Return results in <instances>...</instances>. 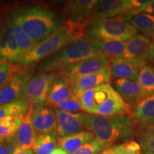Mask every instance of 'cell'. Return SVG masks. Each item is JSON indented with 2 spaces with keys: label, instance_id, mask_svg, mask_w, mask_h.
Wrapping results in <instances>:
<instances>
[{
  "label": "cell",
  "instance_id": "cell-23",
  "mask_svg": "<svg viewBox=\"0 0 154 154\" xmlns=\"http://www.w3.org/2000/svg\"><path fill=\"white\" fill-rule=\"evenodd\" d=\"M84 37L91 45L106 56L110 60L122 57L125 49V42L117 41H103L85 36Z\"/></svg>",
  "mask_w": 154,
  "mask_h": 154
},
{
  "label": "cell",
  "instance_id": "cell-4",
  "mask_svg": "<svg viewBox=\"0 0 154 154\" xmlns=\"http://www.w3.org/2000/svg\"><path fill=\"white\" fill-rule=\"evenodd\" d=\"M101 54L84 36L44 58L38 63L37 69L40 73H60L79 61Z\"/></svg>",
  "mask_w": 154,
  "mask_h": 154
},
{
  "label": "cell",
  "instance_id": "cell-28",
  "mask_svg": "<svg viewBox=\"0 0 154 154\" xmlns=\"http://www.w3.org/2000/svg\"><path fill=\"white\" fill-rule=\"evenodd\" d=\"M29 105L25 100H17L0 107V121L7 116H24L27 113Z\"/></svg>",
  "mask_w": 154,
  "mask_h": 154
},
{
  "label": "cell",
  "instance_id": "cell-19",
  "mask_svg": "<svg viewBox=\"0 0 154 154\" xmlns=\"http://www.w3.org/2000/svg\"><path fill=\"white\" fill-rule=\"evenodd\" d=\"M74 96L71 87L70 81L60 73L57 74L51 83L47 97V103L56 107L65 100Z\"/></svg>",
  "mask_w": 154,
  "mask_h": 154
},
{
  "label": "cell",
  "instance_id": "cell-9",
  "mask_svg": "<svg viewBox=\"0 0 154 154\" xmlns=\"http://www.w3.org/2000/svg\"><path fill=\"white\" fill-rule=\"evenodd\" d=\"M31 121L37 136L56 132L57 119L54 109L49 104L32 106Z\"/></svg>",
  "mask_w": 154,
  "mask_h": 154
},
{
  "label": "cell",
  "instance_id": "cell-7",
  "mask_svg": "<svg viewBox=\"0 0 154 154\" xmlns=\"http://www.w3.org/2000/svg\"><path fill=\"white\" fill-rule=\"evenodd\" d=\"M57 73H39L32 77L25 88L24 99L31 106L45 104L51 83Z\"/></svg>",
  "mask_w": 154,
  "mask_h": 154
},
{
  "label": "cell",
  "instance_id": "cell-6",
  "mask_svg": "<svg viewBox=\"0 0 154 154\" xmlns=\"http://www.w3.org/2000/svg\"><path fill=\"white\" fill-rule=\"evenodd\" d=\"M137 34L129 22L120 18L91 19L85 29V36L103 41L126 42Z\"/></svg>",
  "mask_w": 154,
  "mask_h": 154
},
{
  "label": "cell",
  "instance_id": "cell-34",
  "mask_svg": "<svg viewBox=\"0 0 154 154\" xmlns=\"http://www.w3.org/2000/svg\"><path fill=\"white\" fill-rule=\"evenodd\" d=\"M142 13H146V14H148L154 17V0L153 1L152 0L151 2L146 6L145 8L143 9Z\"/></svg>",
  "mask_w": 154,
  "mask_h": 154
},
{
  "label": "cell",
  "instance_id": "cell-37",
  "mask_svg": "<svg viewBox=\"0 0 154 154\" xmlns=\"http://www.w3.org/2000/svg\"><path fill=\"white\" fill-rule=\"evenodd\" d=\"M149 61L154 63V41H153L151 44V48H150L149 51Z\"/></svg>",
  "mask_w": 154,
  "mask_h": 154
},
{
  "label": "cell",
  "instance_id": "cell-21",
  "mask_svg": "<svg viewBox=\"0 0 154 154\" xmlns=\"http://www.w3.org/2000/svg\"><path fill=\"white\" fill-rule=\"evenodd\" d=\"M95 135L89 131H82L66 136H59L57 145L69 154H74L82 146L95 138Z\"/></svg>",
  "mask_w": 154,
  "mask_h": 154
},
{
  "label": "cell",
  "instance_id": "cell-8",
  "mask_svg": "<svg viewBox=\"0 0 154 154\" xmlns=\"http://www.w3.org/2000/svg\"><path fill=\"white\" fill-rule=\"evenodd\" d=\"M21 57L18 44L15 38L10 14L2 23L0 29V59L11 63H18Z\"/></svg>",
  "mask_w": 154,
  "mask_h": 154
},
{
  "label": "cell",
  "instance_id": "cell-40",
  "mask_svg": "<svg viewBox=\"0 0 154 154\" xmlns=\"http://www.w3.org/2000/svg\"><path fill=\"white\" fill-rule=\"evenodd\" d=\"M1 10V9H0ZM2 17H1V12H0V29H1V26H2Z\"/></svg>",
  "mask_w": 154,
  "mask_h": 154
},
{
  "label": "cell",
  "instance_id": "cell-13",
  "mask_svg": "<svg viewBox=\"0 0 154 154\" xmlns=\"http://www.w3.org/2000/svg\"><path fill=\"white\" fill-rule=\"evenodd\" d=\"M31 76L24 72H17L7 84L0 88V107L17 100H24L26 84Z\"/></svg>",
  "mask_w": 154,
  "mask_h": 154
},
{
  "label": "cell",
  "instance_id": "cell-12",
  "mask_svg": "<svg viewBox=\"0 0 154 154\" xmlns=\"http://www.w3.org/2000/svg\"><path fill=\"white\" fill-rule=\"evenodd\" d=\"M112 80L110 65L103 67L99 72L70 81L71 87L75 96H79L89 90L105 84H109Z\"/></svg>",
  "mask_w": 154,
  "mask_h": 154
},
{
  "label": "cell",
  "instance_id": "cell-35",
  "mask_svg": "<svg viewBox=\"0 0 154 154\" xmlns=\"http://www.w3.org/2000/svg\"><path fill=\"white\" fill-rule=\"evenodd\" d=\"M0 154H11L5 143V138L0 140Z\"/></svg>",
  "mask_w": 154,
  "mask_h": 154
},
{
  "label": "cell",
  "instance_id": "cell-2",
  "mask_svg": "<svg viewBox=\"0 0 154 154\" xmlns=\"http://www.w3.org/2000/svg\"><path fill=\"white\" fill-rule=\"evenodd\" d=\"M23 31L36 44L61 27L55 13L43 6L22 7L12 11Z\"/></svg>",
  "mask_w": 154,
  "mask_h": 154
},
{
  "label": "cell",
  "instance_id": "cell-16",
  "mask_svg": "<svg viewBox=\"0 0 154 154\" xmlns=\"http://www.w3.org/2000/svg\"><path fill=\"white\" fill-rule=\"evenodd\" d=\"M131 0L98 1L92 19L121 18L132 10Z\"/></svg>",
  "mask_w": 154,
  "mask_h": 154
},
{
  "label": "cell",
  "instance_id": "cell-26",
  "mask_svg": "<svg viewBox=\"0 0 154 154\" xmlns=\"http://www.w3.org/2000/svg\"><path fill=\"white\" fill-rule=\"evenodd\" d=\"M10 16L11 22H12V26L13 29H14L15 38H16L17 44H18L21 56H22L25 53H26L29 50L32 49L34 47H35L36 44L23 31L20 25L17 22L16 19L13 16L12 12L10 13Z\"/></svg>",
  "mask_w": 154,
  "mask_h": 154
},
{
  "label": "cell",
  "instance_id": "cell-3",
  "mask_svg": "<svg viewBox=\"0 0 154 154\" xmlns=\"http://www.w3.org/2000/svg\"><path fill=\"white\" fill-rule=\"evenodd\" d=\"M79 97L86 113L103 116L132 114L131 109L110 84L86 91Z\"/></svg>",
  "mask_w": 154,
  "mask_h": 154
},
{
  "label": "cell",
  "instance_id": "cell-39",
  "mask_svg": "<svg viewBox=\"0 0 154 154\" xmlns=\"http://www.w3.org/2000/svg\"><path fill=\"white\" fill-rule=\"evenodd\" d=\"M51 154H69V153H67L66 151H65L64 150L61 149V148L59 147V148H57V149L54 150V151Z\"/></svg>",
  "mask_w": 154,
  "mask_h": 154
},
{
  "label": "cell",
  "instance_id": "cell-36",
  "mask_svg": "<svg viewBox=\"0 0 154 154\" xmlns=\"http://www.w3.org/2000/svg\"><path fill=\"white\" fill-rule=\"evenodd\" d=\"M12 154H34L32 149H24L22 148L17 147Z\"/></svg>",
  "mask_w": 154,
  "mask_h": 154
},
{
  "label": "cell",
  "instance_id": "cell-11",
  "mask_svg": "<svg viewBox=\"0 0 154 154\" xmlns=\"http://www.w3.org/2000/svg\"><path fill=\"white\" fill-rule=\"evenodd\" d=\"M110 59L106 56L101 54L94 57L88 58L77 62L72 66L65 69L61 74L64 76L69 80L76 79L94 74L108 66L110 63Z\"/></svg>",
  "mask_w": 154,
  "mask_h": 154
},
{
  "label": "cell",
  "instance_id": "cell-22",
  "mask_svg": "<svg viewBox=\"0 0 154 154\" xmlns=\"http://www.w3.org/2000/svg\"><path fill=\"white\" fill-rule=\"evenodd\" d=\"M131 111L139 128L154 126V96L144 98Z\"/></svg>",
  "mask_w": 154,
  "mask_h": 154
},
{
  "label": "cell",
  "instance_id": "cell-32",
  "mask_svg": "<svg viewBox=\"0 0 154 154\" xmlns=\"http://www.w3.org/2000/svg\"><path fill=\"white\" fill-rule=\"evenodd\" d=\"M55 109L71 113L77 112V111H83V106L79 97L75 96L61 102L55 107Z\"/></svg>",
  "mask_w": 154,
  "mask_h": 154
},
{
  "label": "cell",
  "instance_id": "cell-24",
  "mask_svg": "<svg viewBox=\"0 0 154 154\" xmlns=\"http://www.w3.org/2000/svg\"><path fill=\"white\" fill-rule=\"evenodd\" d=\"M136 30L154 41V17L146 13H140L128 21Z\"/></svg>",
  "mask_w": 154,
  "mask_h": 154
},
{
  "label": "cell",
  "instance_id": "cell-5",
  "mask_svg": "<svg viewBox=\"0 0 154 154\" xmlns=\"http://www.w3.org/2000/svg\"><path fill=\"white\" fill-rule=\"evenodd\" d=\"M85 29V26H75L65 22L49 37L21 56L18 64L27 65L44 59L66 44L84 37Z\"/></svg>",
  "mask_w": 154,
  "mask_h": 154
},
{
  "label": "cell",
  "instance_id": "cell-14",
  "mask_svg": "<svg viewBox=\"0 0 154 154\" xmlns=\"http://www.w3.org/2000/svg\"><path fill=\"white\" fill-rule=\"evenodd\" d=\"M152 42L153 40L148 36L137 34L125 42L122 57L139 63L143 66L149 64V51Z\"/></svg>",
  "mask_w": 154,
  "mask_h": 154
},
{
  "label": "cell",
  "instance_id": "cell-30",
  "mask_svg": "<svg viewBox=\"0 0 154 154\" xmlns=\"http://www.w3.org/2000/svg\"><path fill=\"white\" fill-rule=\"evenodd\" d=\"M114 154H143L138 141L134 139L114 146Z\"/></svg>",
  "mask_w": 154,
  "mask_h": 154
},
{
  "label": "cell",
  "instance_id": "cell-1",
  "mask_svg": "<svg viewBox=\"0 0 154 154\" xmlns=\"http://www.w3.org/2000/svg\"><path fill=\"white\" fill-rule=\"evenodd\" d=\"M84 120L86 131H92L96 138L110 146L132 140L140 128L131 113L103 116L84 113Z\"/></svg>",
  "mask_w": 154,
  "mask_h": 154
},
{
  "label": "cell",
  "instance_id": "cell-20",
  "mask_svg": "<svg viewBox=\"0 0 154 154\" xmlns=\"http://www.w3.org/2000/svg\"><path fill=\"white\" fill-rule=\"evenodd\" d=\"M31 112L32 106H29L27 113L23 117L22 124L19 127L14 136L19 147L24 149H33L38 136L32 126Z\"/></svg>",
  "mask_w": 154,
  "mask_h": 154
},
{
  "label": "cell",
  "instance_id": "cell-27",
  "mask_svg": "<svg viewBox=\"0 0 154 154\" xmlns=\"http://www.w3.org/2000/svg\"><path fill=\"white\" fill-rule=\"evenodd\" d=\"M138 82L146 97L154 96V66L147 64L140 69Z\"/></svg>",
  "mask_w": 154,
  "mask_h": 154
},
{
  "label": "cell",
  "instance_id": "cell-10",
  "mask_svg": "<svg viewBox=\"0 0 154 154\" xmlns=\"http://www.w3.org/2000/svg\"><path fill=\"white\" fill-rule=\"evenodd\" d=\"M97 0H76L69 4L65 12V22L86 27L92 19Z\"/></svg>",
  "mask_w": 154,
  "mask_h": 154
},
{
  "label": "cell",
  "instance_id": "cell-29",
  "mask_svg": "<svg viewBox=\"0 0 154 154\" xmlns=\"http://www.w3.org/2000/svg\"><path fill=\"white\" fill-rule=\"evenodd\" d=\"M136 138L143 154H154V126L140 128Z\"/></svg>",
  "mask_w": 154,
  "mask_h": 154
},
{
  "label": "cell",
  "instance_id": "cell-17",
  "mask_svg": "<svg viewBox=\"0 0 154 154\" xmlns=\"http://www.w3.org/2000/svg\"><path fill=\"white\" fill-rule=\"evenodd\" d=\"M111 86L118 92L131 111L139 102L146 97L138 81L116 79L113 81Z\"/></svg>",
  "mask_w": 154,
  "mask_h": 154
},
{
  "label": "cell",
  "instance_id": "cell-31",
  "mask_svg": "<svg viewBox=\"0 0 154 154\" xmlns=\"http://www.w3.org/2000/svg\"><path fill=\"white\" fill-rule=\"evenodd\" d=\"M109 146H111L95 138L91 142L82 146L74 154H99Z\"/></svg>",
  "mask_w": 154,
  "mask_h": 154
},
{
  "label": "cell",
  "instance_id": "cell-25",
  "mask_svg": "<svg viewBox=\"0 0 154 154\" xmlns=\"http://www.w3.org/2000/svg\"><path fill=\"white\" fill-rule=\"evenodd\" d=\"M57 132L40 135L37 136L35 145L32 149L34 154H51L57 149Z\"/></svg>",
  "mask_w": 154,
  "mask_h": 154
},
{
  "label": "cell",
  "instance_id": "cell-15",
  "mask_svg": "<svg viewBox=\"0 0 154 154\" xmlns=\"http://www.w3.org/2000/svg\"><path fill=\"white\" fill-rule=\"evenodd\" d=\"M57 119V134L66 136L86 130L84 113H71L54 109Z\"/></svg>",
  "mask_w": 154,
  "mask_h": 154
},
{
  "label": "cell",
  "instance_id": "cell-38",
  "mask_svg": "<svg viewBox=\"0 0 154 154\" xmlns=\"http://www.w3.org/2000/svg\"><path fill=\"white\" fill-rule=\"evenodd\" d=\"M99 154H114V146H109L107 149L101 152Z\"/></svg>",
  "mask_w": 154,
  "mask_h": 154
},
{
  "label": "cell",
  "instance_id": "cell-18",
  "mask_svg": "<svg viewBox=\"0 0 154 154\" xmlns=\"http://www.w3.org/2000/svg\"><path fill=\"white\" fill-rule=\"evenodd\" d=\"M110 66L113 79L137 81L140 69L143 66L134 61L119 57L111 59Z\"/></svg>",
  "mask_w": 154,
  "mask_h": 154
},
{
  "label": "cell",
  "instance_id": "cell-33",
  "mask_svg": "<svg viewBox=\"0 0 154 154\" xmlns=\"http://www.w3.org/2000/svg\"><path fill=\"white\" fill-rule=\"evenodd\" d=\"M16 72V69L13 65L0 59V88L11 79Z\"/></svg>",
  "mask_w": 154,
  "mask_h": 154
}]
</instances>
